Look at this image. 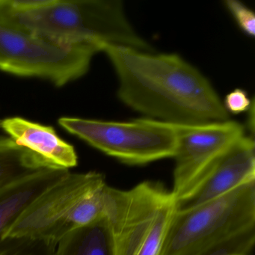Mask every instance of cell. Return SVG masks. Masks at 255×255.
<instances>
[{
	"mask_svg": "<svg viewBox=\"0 0 255 255\" xmlns=\"http://www.w3.org/2000/svg\"><path fill=\"white\" fill-rule=\"evenodd\" d=\"M254 245L255 243H242L218 251L211 255H247L253 249Z\"/></svg>",
	"mask_w": 255,
	"mask_h": 255,
	"instance_id": "cell-17",
	"label": "cell"
},
{
	"mask_svg": "<svg viewBox=\"0 0 255 255\" xmlns=\"http://www.w3.org/2000/svg\"><path fill=\"white\" fill-rule=\"evenodd\" d=\"M0 19L58 45L153 51L119 0H0Z\"/></svg>",
	"mask_w": 255,
	"mask_h": 255,
	"instance_id": "cell-2",
	"label": "cell"
},
{
	"mask_svg": "<svg viewBox=\"0 0 255 255\" xmlns=\"http://www.w3.org/2000/svg\"><path fill=\"white\" fill-rule=\"evenodd\" d=\"M226 7L240 29L250 37L255 35V15L253 11L237 0H227Z\"/></svg>",
	"mask_w": 255,
	"mask_h": 255,
	"instance_id": "cell-15",
	"label": "cell"
},
{
	"mask_svg": "<svg viewBox=\"0 0 255 255\" xmlns=\"http://www.w3.org/2000/svg\"><path fill=\"white\" fill-rule=\"evenodd\" d=\"M56 244L29 237H5L0 240V255H55Z\"/></svg>",
	"mask_w": 255,
	"mask_h": 255,
	"instance_id": "cell-14",
	"label": "cell"
},
{
	"mask_svg": "<svg viewBox=\"0 0 255 255\" xmlns=\"http://www.w3.org/2000/svg\"><path fill=\"white\" fill-rule=\"evenodd\" d=\"M52 166L56 165L10 137L0 136V188Z\"/></svg>",
	"mask_w": 255,
	"mask_h": 255,
	"instance_id": "cell-13",
	"label": "cell"
},
{
	"mask_svg": "<svg viewBox=\"0 0 255 255\" xmlns=\"http://www.w3.org/2000/svg\"><path fill=\"white\" fill-rule=\"evenodd\" d=\"M177 147L174 156L176 199L195 182L236 141L245 135L244 127L234 121L201 125H176Z\"/></svg>",
	"mask_w": 255,
	"mask_h": 255,
	"instance_id": "cell-8",
	"label": "cell"
},
{
	"mask_svg": "<svg viewBox=\"0 0 255 255\" xmlns=\"http://www.w3.org/2000/svg\"><path fill=\"white\" fill-rule=\"evenodd\" d=\"M176 198L160 183L144 181L121 190L107 186L105 215L115 255H159Z\"/></svg>",
	"mask_w": 255,
	"mask_h": 255,
	"instance_id": "cell-4",
	"label": "cell"
},
{
	"mask_svg": "<svg viewBox=\"0 0 255 255\" xmlns=\"http://www.w3.org/2000/svg\"><path fill=\"white\" fill-rule=\"evenodd\" d=\"M102 52L117 74L119 99L147 119L174 125L229 120L211 83L178 55L119 46Z\"/></svg>",
	"mask_w": 255,
	"mask_h": 255,
	"instance_id": "cell-1",
	"label": "cell"
},
{
	"mask_svg": "<svg viewBox=\"0 0 255 255\" xmlns=\"http://www.w3.org/2000/svg\"><path fill=\"white\" fill-rule=\"evenodd\" d=\"M254 101H251L246 91L237 89L226 95L223 105L228 113L240 114L250 109Z\"/></svg>",
	"mask_w": 255,
	"mask_h": 255,
	"instance_id": "cell-16",
	"label": "cell"
},
{
	"mask_svg": "<svg viewBox=\"0 0 255 255\" xmlns=\"http://www.w3.org/2000/svg\"><path fill=\"white\" fill-rule=\"evenodd\" d=\"M64 129L105 154L128 165H144L173 158L177 147V127L150 119L104 122L61 118Z\"/></svg>",
	"mask_w": 255,
	"mask_h": 255,
	"instance_id": "cell-5",
	"label": "cell"
},
{
	"mask_svg": "<svg viewBox=\"0 0 255 255\" xmlns=\"http://www.w3.org/2000/svg\"><path fill=\"white\" fill-rule=\"evenodd\" d=\"M253 180L255 141L245 135L213 162L188 192L176 199L177 210L193 208Z\"/></svg>",
	"mask_w": 255,
	"mask_h": 255,
	"instance_id": "cell-9",
	"label": "cell"
},
{
	"mask_svg": "<svg viewBox=\"0 0 255 255\" xmlns=\"http://www.w3.org/2000/svg\"><path fill=\"white\" fill-rule=\"evenodd\" d=\"M255 242V180L189 210H176L159 255H211Z\"/></svg>",
	"mask_w": 255,
	"mask_h": 255,
	"instance_id": "cell-3",
	"label": "cell"
},
{
	"mask_svg": "<svg viewBox=\"0 0 255 255\" xmlns=\"http://www.w3.org/2000/svg\"><path fill=\"white\" fill-rule=\"evenodd\" d=\"M105 183L104 174L97 171L68 173L36 198L4 237H29L57 244L71 230L83 225V200Z\"/></svg>",
	"mask_w": 255,
	"mask_h": 255,
	"instance_id": "cell-7",
	"label": "cell"
},
{
	"mask_svg": "<svg viewBox=\"0 0 255 255\" xmlns=\"http://www.w3.org/2000/svg\"><path fill=\"white\" fill-rule=\"evenodd\" d=\"M2 129L18 145L53 165L69 170L78 164L74 146L62 140L52 127L14 117L2 120Z\"/></svg>",
	"mask_w": 255,
	"mask_h": 255,
	"instance_id": "cell-10",
	"label": "cell"
},
{
	"mask_svg": "<svg viewBox=\"0 0 255 255\" xmlns=\"http://www.w3.org/2000/svg\"><path fill=\"white\" fill-rule=\"evenodd\" d=\"M55 255H115L105 215L65 234L56 244Z\"/></svg>",
	"mask_w": 255,
	"mask_h": 255,
	"instance_id": "cell-12",
	"label": "cell"
},
{
	"mask_svg": "<svg viewBox=\"0 0 255 255\" xmlns=\"http://www.w3.org/2000/svg\"><path fill=\"white\" fill-rule=\"evenodd\" d=\"M69 172L50 167L0 188V240L36 198Z\"/></svg>",
	"mask_w": 255,
	"mask_h": 255,
	"instance_id": "cell-11",
	"label": "cell"
},
{
	"mask_svg": "<svg viewBox=\"0 0 255 255\" xmlns=\"http://www.w3.org/2000/svg\"><path fill=\"white\" fill-rule=\"evenodd\" d=\"M99 52L91 45H58L0 19V71L12 75L62 87L84 76Z\"/></svg>",
	"mask_w": 255,
	"mask_h": 255,
	"instance_id": "cell-6",
	"label": "cell"
}]
</instances>
